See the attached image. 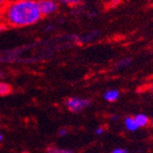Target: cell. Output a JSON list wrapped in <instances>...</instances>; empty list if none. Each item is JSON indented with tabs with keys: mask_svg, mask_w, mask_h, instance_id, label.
<instances>
[{
	"mask_svg": "<svg viewBox=\"0 0 153 153\" xmlns=\"http://www.w3.org/2000/svg\"><path fill=\"white\" fill-rule=\"evenodd\" d=\"M104 132H105V129H104L103 128H97L94 130V133H95L96 135H98V136L103 135Z\"/></svg>",
	"mask_w": 153,
	"mask_h": 153,
	"instance_id": "4fadbf2b",
	"label": "cell"
},
{
	"mask_svg": "<svg viewBox=\"0 0 153 153\" xmlns=\"http://www.w3.org/2000/svg\"><path fill=\"white\" fill-rule=\"evenodd\" d=\"M7 3V0H0V7H3Z\"/></svg>",
	"mask_w": 153,
	"mask_h": 153,
	"instance_id": "9a60e30c",
	"label": "cell"
},
{
	"mask_svg": "<svg viewBox=\"0 0 153 153\" xmlns=\"http://www.w3.org/2000/svg\"><path fill=\"white\" fill-rule=\"evenodd\" d=\"M3 77H4V74L1 71H0V78H3Z\"/></svg>",
	"mask_w": 153,
	"mask_h": 153,
	"instance_id": "d6986e66",
	"label": "cell"
},
{
	"mask_svg": "<svg viewBox=\"0 0 153 153\" xmlns=\"http://www.w3.org/2000/svg\"><path fill=\"white\" fill-rule=\"evenodd\" d=\"M119 2H120V0H112V3L115 4V5H117V4L119 3Z\"/></svg>",
	"mask_w": 153,
	"mask_h": 153,
	"instance_id": "2e32d148",
	"label": "cell"
},
{
	"mask_svg": "<svg viewBox=\"0 0 153 153\" xmlns=\"http://www.w3.org/2000/svg\"><path fill=\"white\" fill-rule=\"evenodd\" d=\"M119 97V92L116 89H111V90H107L105 94H104V98L105 100H106L107 102H115L118 99Z\"/></svg>",
	"mask_w": 153,
	"mask_h": 153,
	"instance_id": "277c9868",
	"label": "cell"
},
{
	"mask_svg": "<svg viewBox=\"0 0 153 153\" xmlns=\"http://www.w3.org/2000/svg\"><path fill=\"white\" fill-rule=\"evenodd\" d=\"M152 90H153V85H152Z\"/></svg>",
	"mask_w": 153,
	"mask_h": 153,
	"instance_id": "44dd1931",
	"label": "cell"
},
{
	"mask_svg": "<svg viewBox=\"0 0 153 153\" xmlns=\"http://www.w3.org/2000/svg\"><path fill=\"white\" fill-rule=\"evenodd\" d=\"M6 29H7L6 24L3 23V22H0V32H1V31H4Z\"/></svg>",
	"mask_w": 153,
	"mask_h": 153,
	"instance_id": "5bb4252c",
	"label": "cell"
},
{
	"mask_svg": "<svg viewBox=\"0 0 153 153\" xmlns=\"http://www.w3.org/2000/svg\"><path fill=\"white\" fill-rule=\"evenodd\" d=\"M65 105L66 107L73 113H78L85 107L89 106L91 105V100L86 98H81V97H71L65 100Z\"/></svg>",
	"mask_w": 153,
	"mask_h": 153,
	"instance_id": "7a4b0ae2",
	"label": "cell"
},
{
	"mask_svg": "<svg viewBox=\"0 0 153 153\" xmlns=\"http://www.w3.org/2000/svg\"><path fill=\"white\" fill-rule=\"evenodd\" d=\"M117 119H118V117H117V116H113V117H112V120L117 121Z\"/></svg>",
	"mask_w": 153,
	"mask_h": 153,
	"instance_id": "e0dca14e",
	"label": "cell"
},
{
	"mask_svg": "<svg viewBox=\"0 0 153 153\" xmlns=\"http://www.w3.org/2000/svg\"><path fill=\"white\" fill-rule=\"evenodd\" d=\"M12 93V87L7 82H0V95H8Z\"/></svg>",
	"mask_w": 153,
	"mask_h": 153,
	"instance_id": "52a82bcc",
	"label": "cell"
},
{
	"mask_svg": "<svg viewBox=\"0 0 153 153\" xmlns=\"http://www.w3.org/2000/svg\"><path fill=\"white\" fill-rule=\"evenodd\" d=\"M4 140V137H3V135L0 133V141H2Z\"/></svg>",
	"mask_w": 153,
	"mask_h": 153,
	"instance_id": "ac0fdd59",
	"label": "cell"
},
{
	"mask_svg": "<svg viewBox=\"0 0 153 153\" xmlns=\"http://www.w3.org/2000/svg\"><path fill=\"white\" fill-rule=\"evenodd\" d=\"M4 22L14 27L35 25L42 19L37 0H12L3 7L1 16Z\"/></svg>",
	"mask_w": 153,
	"mask_h": 153,
	"instance_id": "6da1fadb",
	"label": "cell"
},
{
	"mask_svg": "<svg viewBox=\"0 0 153 153\" xmlns=\"http://www.w3.org/2000/svg\"><path fill=\"white\" fill-rule=\"evenodd\" d=\"M48 153H74L72 149H60L56 147H49L47 149Z\"/></svg>",
	"mask_w": 153,
	"mask_h": 153,
	"instance_id": "ba28073f",
	"label": "cell"
},
{
	"mask_svg": "<svg viewBox=\"0 0 153 153\" xmlns=\"http://www.w3.org/2000/svg\"><path fill=\"white\" fill-rule=\"evenodd\" d=\"M2 11H3V7H0V16H1Z\"/></svg>",
	"mask_w": 153,
	"mask_h": 153,
	"instance_id": "ffe728a7",
	"label": "cell"
},
{
	"mask_svg": "<svg viewBox=\"0 0 153 153\" xmlns=\"http://www.w3.org/2000/svg\"><path fill=\"white\" fill-rule=\"evenodd\" d=\"M131 62H132V60H131V59H129V58H124L123 60L119 61V62L117 63L116 67H117V68H118V69H120V68H124V67H127V66L130 65V64H131Z\"/></svg>",
	"mask_w": 153,
	"mask_h": 153,
	"instance_id": "30bf717a",
	"label": "cell"
},
{
	"mask_svg": "<svg viewBox=\"0 0 153 153\" xmlns=\"http://www.w3.org/2000/svg\"><path fill=\"white\" fill-rule=\"evenodd\" d=\"M134 118H135V120H136V122L137 124L138 128L146 127L147 125L149 124V117L144 114H137Z\"/></svg>",
	"mask_w": 153,
	"mask_h": 153,
	"instance_id": "5b68a950",
	"label": "cell"
},
{
	"mask_svg": "<svg viewBox=\"0 0 153 153\" xmlns=\"http://www.w3.org/2000/svg\"><path fill=\"white\" fill-rule=\"evenodd\" d=\"M67 133H68V130H67L66 128H61V129L58 131V135H59V137H65V136L67 135Z\"/></svg>",
	"mask_w": 153,
	"mask_h": 153,
	"instance_id": "7c38bea8",
	"label": "cell"
},
{
	"mask_svg": "<svg viewBox=\"0 0 153 153\" xmlns=\"http://www.w3.org/2000/svg\"><path fill=\"white\" fill-rule=\"evenodd\" d=\"M57 1L61 4L63 5H68V6H78L80 5L82 0H57Z\"/></svg>",
	"mask_w": 153,
	"mask_h": 153,
	"instance_id": "9c48e42d",
	"label": "cell"
},
{
	"mask_svg": "<svg viewBox=\"0 0 153 153\" xmlns=\"http://www.w3.org/2000/svg\"><path fill=\"white\" fill-rule=\"evenodd\" d=\"M125 126H126V128L129 131H135L138 128V126H137L135 118L131 117H128L126 119H125Z\"/></svg>",
	"mask_w": 153,
	"mask_h": 153,
	"instance_id": "8992f818",
	"label": "cell"
},
{
	"mask_svg": "<svg viewBox=\"0 0 153 153\" xmlns=\"http://www.w3.org/2000/svg\"><path fill=\"white\" fill-rule=\"evenodd\" d=\"M112 153H128V150L127 149H122V148H117L115 149Z\"/></svg>",
	"mask_w": 153,
	"mask_h": 153,
	"instance_id": "8fae6325",
	"label": "cell"
},
{
	"mask_svg": "<svg viewBox=\"0 0 153 153\" xmlns=\"http://www.w3.org/2000/svg\"><path fill=\"white\" fill-rule=\"evenodd\" d=\"M37 2L42 17L51 16L59 9V2L57 0H37Z\"/></svg>",
	"mask_w": 153,
	"mask_h": 153,
	"instance_id": "3957f363",
	"label": "cell"
}]
</instances>
